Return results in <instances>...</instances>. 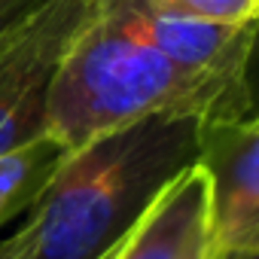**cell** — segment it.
Segmentation results:
<instances>
[{
	"label": "cell",
	"instance_id": "cell-13",
	"mask_svg": "<svg viewBox=\"0 0 259 259\" xmlns=\"http://www.w3.org/2000/svg\"><path fill=\"white\" fill-rule=\"evenodd\" d=\"M207 259H259V253H244V250H210Z\"/></svg>",
	"mask_w": 259,
	"mask_h": 259
},
{
	"label": "cell",
	"instance_id": "cell-1",
	"mask_svg": "<svg viewBox=\"0 0 259 259\" xmlns=\"http://www.w3.org/2000/svg\"><path fill=\"white\" fill-rule=\"evenodd\" d=\"M198 144L201 116H147L70 150L16 226L25 259H113Z\"/></svg>",
	"mask_w": 259,
	"mask_h": 259
},
{
	"label": "cell",
	"instance_id": "cell-11",
	"mask_svg": "<svg viewBox=\"0 0 259 259\" xmlns=\"http://www.w3.org/2000/svg\"><path fill=\"white\" fill-rule=\"evenodd\" d=\"M0 259H25V244H22L19 232L0 238Z\"/></svg>",
	"mask_w": 259,
	"mask_h": 259
},
{
	"label": "cell",
	"instance_id": "cell-4",
	"mask_svg": "<svg viewBox=\"0 0 259 259\" xmlns=\"http://www.w3.org/2000/svg\"><path fill=\"white\" fill-rule=\"evenodd\" d=\"M198 168L210 192V250L259 253V119L238 113L201 119Z\"/></svg>",
	"mask_w": 259,
	"mask_h": 259
},
{
	"label": "cell",
	"instance_id": "cell-6",
	"mask_svg": "<svg viewBox=\"0 0 259 259\" xmlns=\"http://www.w3.org/2000/svg\"><path fill=\"white\" fill-rule=\"evenodd\" d=\"M207 174L195 165L150 207L113 259H183L207 235Z\"/></svg>",
	"mask_w": 259,
	"mask_h": 259
},
{
	"label": "cell",
	"instance_id": "cell-10",
	"mask_svg": "<svg viewBox=\"0 0 259 259\" xmlns=\"http://www.w3.org/2000/svg\"><path fill=\"white\" fill-rule=\"evenodd\" d=\"M46 0H0V40L16 31L31 13H37Z\"/></svg>",
	"mask_w": 259,
	"mask_h": 259
},
{
	"label": "cell",
	"instance_id": "cell-12",
	"mask_svg": "<svg viewBox=\"0 0 259 259\" xmlns=\"http://www.w3.org/2000/svg\"><path fill=\"white\" fill-rule=\"evenodd\" d=\"M207 256H210V241H207V235H204L201 241H195V244L186 250L183 259H207Z\"/></svg>",
	"mask_w": 259,
	"mask_h": 259
},
{
	"label": "cell",
	"instance_id": "cell-7",
	"mask_svg": "<svg viewBox=\"0 0 259 259\" xmlns=\"http://www.w3.org/2000/svg\"><path fill=\"white\" fill-rule=\"evenodd\" d=\"M70 150L46 132L0 156V229L22 220Z\"/></svg>",
	"mask_w": 259,
	"mask_h": 259
},
{
	"label": "cell",
	"instance_id": "cell-14",
	"mask_svg": "<svg viewBox=\"0 0 259 259\" xmlns=\"http://www.w3.org/2000/svg\"><path fill=\"white\" fill-rule=\"evenodd\" d=\"M119 4H132V0H95L98 10H107V7H119Z\"/></svg>",
	"mask_w": 259,
	"mask_h": 259
},
{
	"label": "cell",
	"instance_id": "cell-2",
	"mask_svg": "<svg viewBox=\"0 0 259 259\" xmlns=\"http://www.w3.org/2000/svg\"><path fill=\"white\" fill-rule=\"evenodd\" d=\"M235 79L189 73L153 49L116 10H98L64 52L46 98V135L76 150L147 116H213Z\"/></svg>",
	"mask_w": 259,
	"mask_h": 259
},
{
	"label": "cell",
	"instance_id": "cell-5",
	"mask_svg": "<svg viewBox=\"0 0 259 259\" xmlns=\"http://www.w3.org/2000/svg\"><path fill=\"white\" fill-rule=\"evenodd\" d=\"M107 10L122 13L128 25L177 67L189 73L238 79V67L250 40V25L229 28V25L198 22V19L168 16V13L150 10L147 0H132V4H119Z\"/></svg>",
	"mask_w": 259,
	"mask_h": 259
},
{
	"label": "cell",
	"instance_id": "cell-3",
	"mask_svg": "<svg viewBox=\"0 0 259 259\" xmlns=\"http://www.w3.org/2000/svg\"><path fill=\"white\" fill-rule=\"evenodd\" d=\"M95 13V0H46L0 40V156L46 132L52 76Z\"/></svg>",
	"mask_w": 259,
	"mask_h": 259
},
{
	"label": "cell",
	"instance_id": "cell-9",
	"mask_svg": "<svg viewBox=\"0 0 259 259\" xmlns=\"http://www.w3.org/2000/svg\"><path fill=\"white\" fill-rule=\"evenodd\" d=\"M223 113H238V116L259 119V19L250 25V40H247L244 58H241V67H238L235 92H232V101Z\"/></svg>",
	"mask_w": 259,
	"mask_h": 259
},
{
	"label": "cell",
	"instance_id": "cell-8",
	"mask_svg": "<svg viewBox=\"0 0 259 259\" xmlns=\"http://www.w3.org/2000/svg\"><path fill=\"white\" fill-rule=\"evenodd\" d=\"M147 7L168 16L198 19L210 25H253L259 19V0H147Z\"/></svg>",
	"mask_w": 259,
	"mask_h": 259
}]
</instances>
